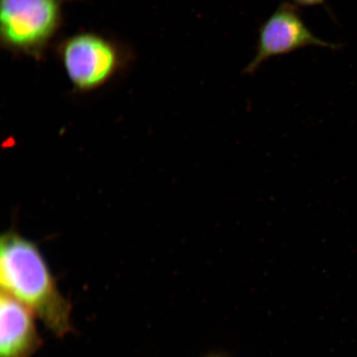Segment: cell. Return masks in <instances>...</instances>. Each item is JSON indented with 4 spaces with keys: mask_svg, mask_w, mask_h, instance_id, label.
Returning <instances> with one entry per match:
<instances>
[{
    "mask_svg": "<svg viewBox=\"0 0 357 357\" xmlns=\"http://www.w3.org/2000/svg\"><path fill=\"white\" fill-rule=\"evenodd\" d=\"M61 21V0H0V39L15 54L41 59Z\"/></svg>",
    "mask_w": 357,
    "mask_h": 357,
    "instance_id": "7a4b0ae2",
    "label": "cell"
},
{
    "mask_svg": "<svg viewBox=\"0 0 357 357\" xmlns=\"http://www.w3.org/2000/svg\"><path fill=\"white\" fill-rule=\"evenodd\" d=\"M1 291L33 312L49 331L64 337L73 331L70 303L57 287L38 245L15 231L0 241Z\"/></svg>",
    "mask_w": 357,
    "mask_h": 357,
    "instance_id": "6da1fadb",
    "label": "cell"
},
{
    "mask_svg": "<svg viewBox=\"0 0 357 357\" xmlns=\"http://www.w3.org/2000/svg\"><path fill=\"white\" fill-rule=\"evenodd\" d=\"M29 307L1 291L0 296V357H33L43 345Z\"/></svg>",
    "mask_w": 357,
    "mask_h": 357,
    "instance_id": "5b68a950",
    "label": "cell"
},
{
    "mask_svg": "<svg viewBox=\"0 0 357 357\" xmlns=\"http://www.w3.org/2000/svg\"><path fill=\"white\" fill-rule=\"evenodd\" d=\"M203 357H230L229 354L222 351H213L208 352L206 355Z\"/></svg>",
    "mask_w": 357,
    "mask_h": 357,
    "instance_id": "52a82bcc",
    "label": "cell"
},
{
    "mask_svg": "<svg viewBox=\"0 0 357 357\" xmlns=\"http://www.w3.org/2000/svg\"><path fill=\"white\" fill-rule=\"evenodd\" d=\"M307 47H339L337 44L324 41L317 37L307 28L296 4L288 1L281 2L260 26L255 54L245 66L243 73H255L262 64L271 58L288 55Z\"/></svg>",
    "mask_w": 357,
    "mask_h": 357,
    "instance_id": "277c9868",
    "label": "cell"
},
{
    "mask_svg": "<svg viewBox=\"0 0 357 357\" xmlns=\"http://www.w3.org/2000/svg\"><path fill=\"white\" fill-rule=\"evenodd\" d=\"M59 54L67 77L79 91L104 86L124 63L123 53L118 45L91 33L66 39L61 44Z\"/></svg>",
    "mask_w": 357,
    "mask_h": 357,
    "instance_id": "3957f363",
    "label": "cell"
},
{
    "mask_svg": "<svg viewBox=\"0 0 357 357\" xmlns=\"http://www.w3.org/2000/svg\"><path fill=\"white\" fill-rule=\"evenodd\" d=\"M290 1L298 7H315L323 6L326 0H290Z\"/></svg>",
    "mask_w": 357,
    "mask_h": 357,
    "instance_id": "8992f818",
    "label": "cell"
}]
</instances>
